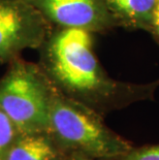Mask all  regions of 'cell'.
<instances>
[{
	"label": "cell",
	"instance_id": "9",
	"mask_svg": "<svg viewBox=\"0 0 159 160\" xmlns=\"http://www.w3.org/2000/svg\"><path fill=\"white\" fill-rule=\"evenodd\" d=\"M116 160H159V144L133 147Z\"/></svg>",
	"mask_w": 159,
	"mask_h": 160
},
{
	"label": "cell",
	"instance_id": "4",
	"mask_svg": "<svg viewBox=\"0 0 159 160\" xmlns=\"http://www.w3.org/2000/svg\"><path fill=\"white\" fill-rule=\"evenodd\" d=\"M52 26L28 0H0V63L38 50Z\"/></svg>",
	"mask_w": 159,
	"mask_h": 160
},
{
	"label": "cell",
	"instance_id": "10",
	"mask_svg": "<svg viewBox=\"0 0 159 160\" xmlns=\"http://www.w3.org/2000/svg\"><path fill=\"white\" fill-rule=\"evenodd\" d=\"M149 34H151V36L153 37L155 42L159 45V2H158V6L156 9V13H155L153 26H152V29Z\"/></svg>",
	"mask_w": 159,
	"mask_h": 160
},
{
	"label": "cell",
	"instance_id": "7",
	"mask_svg": "<svg viewBox=\"0 0 159 160\" xmlns=\"http://www.w3.org/2000/svg\"><path fill=\"white\" fill-rule=\"evenodd\" d=\"M67 157L49 131H42L20 134L4 160H65Z\"/></svg>",
	"mask_w": 159,
	"mask_h": 160
},
{
	"label": "cell",
	"instance_id": "6",
	"mask_svg": "<svg viewBox=\"0 0 159 160\" xmlns=\"http://www.w3.org/2000/svg\"><path fill=\"white\" fill-rule=\"evenodd\" d=\"M159 0H107L117 28L150 33Z\"/></svg>",
	"mask_w": 159,
	"mask_h": 160
},
{
	"label": "cell",
	"instance_id": "5",
	"mask_svg": "<svg viewBox=\"0 0 159 160\" xmlns=\"http://www.w3.org/2000/svg\"><path fill=\"white\" fill-rule=\"evenodd\" d=\"M52 28L109 33L117 28L107 0H28Z\"/></svg>",
	"mask_w": 159,
	"mask_h": 160
},
{
	"label": "cell",
	"instance_id": "8",
	"mask_svg": "<svg viewBox=\"0 0 159 160\" xmlns=\"http://www.w3.org/2000/svg\"><path fill=\"white\" fill-rule=\"evenodd\" d=\"M21 132L6 114L0 108V160H4L8 150Z\"/></svg>",
	"mask_w": 159,
	"mask_h": 160
},
{
	"label": "cell",
	"instance_id": "11",
	"mask_svg": "<svg viewBox=\"0 0 159 160\" xmlns=\"http://www.w3.org/2000/svg\"><path fill=\"white\" fill-rule=\"evenodd\" d=\"M65 160H94V159H90L87 157H84V156H79V155H72V156H68Z\"/></svg>",
	"mask_w": 159,
	"mask_h": 160
},
{
	"label": "cell",
	"instance_id": "2",
	"mask_svg": "<svg viewBox=\"0 0 159 160\" xmlns=\"http://www.w3.org/2000/svg\"><path fill=\"white\" fill-rule=\"evenodd\" d=\"M48 131L68 156L116 160L133 147L106 124L102 115L63 96L56 89Z\"/></svg>",
	"mask_w": 159,
	"mask_h": 160
},
{
	"label": "cell",
	"instance_id": "1",
	"mask_svg": "<svg viewBox=\"0 0 159 160\" xmlns=\"http://www.w3.org/2000/svg\"><path fill=\"white\" fill-rule=\"evenodd\" d=\"M38 65L57 92L103 117L154 99L159 81L135 84L115 80L94 50V34L80 29L52 28L39 47Z\"/></svg>",
	"mask_w": 159,
	"mask_h": 160
},
{
	"label": "cell",
	"instance_id": "3",
	"mask_svg": "<svg viewBox=\"0 0 159 160\" xmlns=\"http://www.w3.org/2000/svg\"><path fill=\"white\" fill-rule=\"evenodd\" d=\"M0 79V108L21 133L48 131L55 88L38 63L18 57Z\"/></svg>",
	"mask_w": 159,
	"mask_h": 160
}]
</instances>
